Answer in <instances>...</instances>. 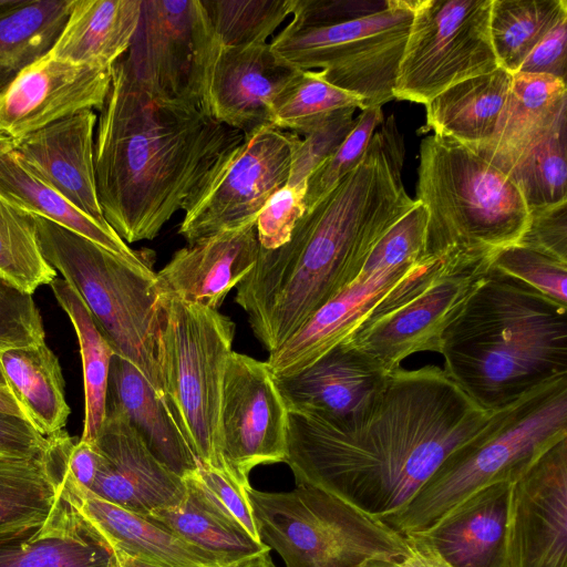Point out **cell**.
Segmentation results:
<instances>
[{
  "label": "cell",
  "instance_id": "obj_26",
  "mask_svg": "<svg viewBox=\"0 0 567 567\" xmlns=\"http://www.w3.org/2000/svg\"><path fill=\"white\" fill-rule=\"evenodd\" d=\"M566 82L544 74L516 73L489 141L472 150L505 174L567 113Z\"/></svg>",
  "mask_w": 567,
  "mask_h": 567
},
{
  "label": "cell",
  "instance_id": "obj_44",
  "mask_svg": "<svg viewBox=\"0 0 567 567\" xmlns=\"http://www.w3.org/2000/svg\"><path fill=\"white\" fill-rule=\"evenodd\" d=\"M488 268L567 306V262L516 244L497 251L492 257Z\"/></svg>",
  "mask_w": 567,
  "mask_h": 567
},
{
  "label": "cell",
  "instance_id": "obj_50",
  "mask_svg": "<svg viewBox=\"0 0 567 567\" xmlns=\"http://www.w3.org/2000/svg\"><path fill=\"white\" fill-rule=\"evenodd\" d=\"M48 437L28 420L0 412V458H29L43 454Z\"/></svg>",
  "mask_w": 567,
  "mask_h": 567
},
{
  "label": "cell",
  "instance_id": "obj_18",
  "mask_svg": "<svg viewBox=\"0 0 567 567\" xmlns=\"http://www.w3.org/2000/svg\"><path fill=\"white\" fill-rule=\"evenodd\" d=\"M486 269H452L443 274L405 301L370 315L343 342L388 373L413 353L437 352L443 331Z\"/></svg>",
  "mask_w": 567,
  "mask_h": 567
},
{
  "label": "cell",
  "instance_id": "obj_32",
  "mask_svg": "<svg viewBox=\"0 0 567 567\" xmlns=\"http://www.w3.org/2000/svg\"><path fill=\"white\" fill-rule=\"evenodd\" d=\"M1 365L28 421L44 436L63 430L71 409L59 359L45 341L6 351Z\"/></svg>",
  "mask_w": 567,
  "mask_h": 567
},
{
  "label": "cell",
  "instance_id": "obj_6",
  "mask_svg": "<svg viewBox=\"0 0 567 567\" xmlns=\"http://www.w3.org/2000/svg\"><path fill=\"white\" fill-rule=\"evenodd\" d=\"M416 195L427 214L423 256L454 266L488 267L528 226L529 210L514 181L447 136L422 140Z\"/></svg>",
  "mask_w": 567,
  "mask_h": 567
},
{
  "label": "cell",
  "instance_id": "obj_10",
  "mask_svg": "<svg viewBox=\"0 0 567 567\" xmlns=\"http://www.w3.org/2000/svg\"><path fill=\"white\" fill-rule=\"evenodd\" d=\"M246 493L260 540L286 567H359L408 551L405 535L318 487Z\"/></svg>",
  "mask_w": 567,
  "mask_h": 567
},
{
  "label": "cell",
  "instance_id": "obj_52",
  "mask_svg": "<svg viewBox=\"0 0 567 567\" xmlns=\"http://www.w3.org/2000/svg\"><path fill=\"white\" fill-rule=\"evenodd\" d=\"M405 537L408 551L401 559V567H452L420 534Z\"/></svg>",
  "mask_w": 567,
  "mask_h": 567
},
{
  "label": "cell",
  "instance_id": "obj_29",
  "mask_svg": "<svg viewBox=\"0 0 567 567\" xmlns=\"http://www.w3.org/2000/svg\"><path fill=\"white\" fill-rule=\"evenodd\" d=\"M184 481L186 493L178 505L156 509L145 516L208 551L223 567H239L269 554L270 548L254 538L190 474Z\"/></svg>",
  "mask_w": 567,
  "mask_h": 567
},
{
  "label": "cell",
  "instance_id": "obj_46",
  "mask_svg": "<svg viewBox=\"0 0 567 567\" xmlns=\"http://www.w3.org/2000/svg\"><path fill=\"white\" fill-rule=\"evenodd\" d=\"M305 212V193L287 184L274 193L256 220L259 246L272 250L285 245Z\"/></svg>",
  "mask_w": 567,
  "mask_h": 567
},
{
  "label": "cell",
  "instance_id": "obj_41",
  "mask_svg": "<svg viewBox=\"0 0 567 567\" xmlns=\"http://www.w3.org/2000/svg\"><path fill=\"white\" fill-rule=\"evenodd\" d=\"M215 40L225 47L267 43L291 16L292 0H202Z\"/></svg>",
  "mask_w": 567,
  "mask_h": 567
},
{
  "label": "cell",
  "instance_id": "obj_14",
  "mask_svg": "<svg viewBox=\"0 0 567 567\" xmlns=\"http://www.w3.org/2000/svg\"><path fill=\"white\" fill-rule=\"evenodd\" d=\"M300 140L297 133L274 126L245 137L185 210L178 233L187 244L256 223L267 200L287 184Z\"/></svg>",
  "mask_w": 567,
  "mask_h": 567
},
{
  "label": "cell",
  "instance_id": "obj_56",
  "mask_svg": "<svg viewBox=\"0 0 567 567\" xmlns=\"http://www.w3.org/2000/svg\"><path fill=\"white\" fill-rule=\"evenodd\" d=\"M14 143L12 140L4 136H0V157L12 151Z\"/></svg>",
  "mask_w": 567,
  "mask_h": 567
},
{
  "label": "cell",
  "instance_id": "obj_35",
  "mask_svg": "<svg viewBox=\"0 0 567 567\" xmlns=\"http://www.w3.org/2000/svg\"><path fill=\"white\" fill-rule=\"evenodd\" d=\"M72 0H21L0 16V92L60 35Z\"/></svg>",
  "mask_w": 567,
  "mask_h": 567
},
{
  "label": "cell",
  "instance_id": "obj_28",
  "mask_svg": "<svg viewBox=\"0 0 567 567\" xmlns=\"http://www.w3.org/2000/svg\"><path fill=\"white\" fill-rule=\"evenodd\" d=\"M142 0H72L66 22L49 51L69 62L112 70L135 34Z\"/></svg>",
  "mask_w": 567,
  "mask_h": 567
},
{
  "label": "cell",
  "instance_id": "obj_1",
  "mask_svg": "<svg viewBox=\"0 0 567 567\" xmlns=\"http://www.w3.org/2000/svg\"><path fill=\"white\" fill-rule=\"evenodd\" d=\"M496 412L477 405L436 365L399 368L373 405L346 425L289 413L285 462L296 483L385 522Z\"/></svg>",
  "mask_w": 567,
  "mask_h": 567
},
{
  "label": "cell",
  "instance_id": "obj_49",
  "mask_svg": "<svg viewBox=\"0 0 567 567\" xmlns=\"http://www.w3.org/2000/svg\"><path fill=\"white\" fill-rule=\"evenodd\" d=\"M567 14L561 16L527 55L517 73L544 74L566 82Z\"/></svg>",
  "mask_w": 567,
  "mask_h": 567
},
{
  "label": "cell",
  "instance_id": "obj_30",
  "mask_svg": "<svg viewBox=\"0 0 567 567\" xmlns=\"http://www.w3.org/2000/svg\"><path fill=\"white\" fill-rule=\"evenodd\" d=\"M513 75L498 66L450 86L425 104V131L432 130L470 148L486 143L509 94Z\"/></svg>",
  "mask_w": 567,
  "mask_h": 567
},
{
  "label": "cell",
  "instance_id": "obj_57",
  "mask_svg": "<svg viewBox=\"0 0 567 567\" xmlns=\"http://www.w3.org/2000/svg\"><path fill=\"white\" fill-rule=\"evenodd\" d=\"M109 567H116V566H115V563H113V564H112V565H110Z\"/></svg>",
  "mask_w": 567,
  "mask_h": 567
},
{
  "label": "cell",
  "instance_id": "obj_13",
  "mask_svg": "<svg viewBox=\"0 0 567 567\" xmlns=\"http://www.w3.org/2000/svg\"><path fill=\"white\" fill-rule=\"evenodd\" d=\"M215 45L202 0H142L135 34L121 60L152 97L205 110Z\"/></svg>",
  "mask_w": 567,
  "mask_h": 567
},
{
  "label": "cell",
  "instance_id": "obj_55",
  "mask_svg": "<svg viewBox=\"0 0 567 567\" xmlns=\"http://www.w3.org/2000/svg\"><path fill=\"white\" fill-rule=\"evenodd\" d=\"M239 567H275V566L272 565L271 560L269 559L268 554H266V555L256 557V558L240 565Z\"/></svg>",
  "mask_w": 567,
  "mask_h": 567
},
{
  "label": "cell",
  "instance_id": "obj_15",
  "mask_svg": "<svg viewBox=\"0 0 567 567\" xmlns=\"http://www.w3.org/2000/svg\"><path fill=\"white\" fill-rule=\"evenodd\" d=\"M73 442L65 431L51 440L60 495L82 530L112 554L116 567H223L212 554L158 522L79 485L66 468Z\"/></svg>",
  "mask_w": 567,
  "mask_h": 567
},
{
  "label": "cell",
  "instance_id": "obj_48",
  "mask_svg": "<svg viewBox=\"0 0 567 567\" xmlns=\"http://www.w3.org/2000/svg\"><path fill=\"white\" fill-rule=\"evenodd\" d=\"M517 244L567 262V203L529 212Z\"/></svg>",
  "mask_w": 567,
  "mask_h": 567
},
{
  "label": "cell",
  "instance_id": "obj_3",
  "mask_svg": "<svg viewBox=\"0 0 567 567\" xmlns=\"http://www.w3.org/2000/svg\"><path fill=\"white\" fill-rule=\"evenodd\" d=\"M244 140L203 109L152 97L120 59L94 141L96 190L106 223L125 243L154 239Z\"/></svg>",
  "mask_w": 567,
  "mask_h": 567
},
{
  "label": "cell",
  "instance_id": "obj_24",
  "mask_svg": "<svg viewBox=\"0 0 567 567\" xmlns=\"http://www.w3.org/2000/svg\"><path fill=\"white\" fill-rule=\"evenodd\" d=\"M259 248L256 223L188 244L156 272L159 292L218 310L256 265Z\"/></svg>",
  "mask_w": 567,
  "mask_h": 567
},
{
  "label": "cell",
  "instance_id": "obj_21",
  "mask_svg": "<svg viewBox=\"0 0 567 567\" xmlns=\"http://www.w3.org/2000/svg\"><path fill=\"white\" fill-rule=\"evenodd\" d=\"M299 70L280 64L269 42L225 47L216 41L205 90V110L245 137L271 126L272 105Z\"/></svg>",
  "mask_w": 567,
  "mask_h": 567
},
{
  "label": "cell",
  "instance_id": "obj_42",
  "mask_svg": "<svg viewBox=\"0 0 567 567\" xmlns=\"http://www.w3.org/2000/svg\"><path fill=\"white\" fill-rule=\"evenodd\" d=\"M382 123V106L361 110L355 117L354 127L342 144L309 177L305 195L306 209L328 194L344 175L361 162L377 127Z\"/></svg>",
  "mask_w": 567,
  "mask_h": 567
},
{
  "label": "cell",
  "instance_id": "obj_47",
  "mask_svg": "<svg viewBox=\"0 0 567 567\" xmlns=\"http://www.w3.org/2000/svg\"><path fill=\"white\" fill-rule=\"evenodd\" d=\"M190 475L254 538L260 540L246 493L247 486L240 485L227 473L200 462Z\"/></svg>",
  "mask_w": 567,
  "mask_h": 567
},
{
  "label": "cell",
  "instance_id": "obj_27",
  "mask_svg": "<svg viewBox=\"0 0 567 567\" xmlns=\"http://www.w3.org/2000/svg\"><path fill=\"white\" fill-rule=\"evenodd\" d=\"M105 412L122 415L154 457L182 478L198 465L166 403L128 360L114 354L109 371Z\"/></svg>",
  "mask_w": 567,
  "mask_h": 567
},
{
  "label": "cell",
  "instance_id": "obj_4",
  "mask_svg": "<svg viewBox=\"0 0 567 567\" xmlns=\"http://www.w3.org/2000/svg\"><path fill=\"white\" fill-rule=\"evenodd\" d=\"M437 352L444 372L477 405L503 410L567 375V306L487 268Z\"/></svg>",
  "mask_w": 567,
  "mask_h": 567
},
{
  "label": "cell",
  "instance_id": "obj_33",
  "mask_svg": "<svg viewBox=\"0 0 567 567\" xmlns=\"http://www.w3.org/2000/svg\"><path fill=\"white\" fill-rule=\"evenodd\" d=\"M62 503L55 463L42 455L0 458V540L47 523Z\"/></svg>",
  "mask_w": 567,
  "mask_h": 567
},
{
  "label": "cell",
  "instance_id": "obj_9",
  "mask_svg": "<svg viewBox=\"0 0 567 567\" xmlns=\"http://www.w3.org/2000/svg\"><path fill=\"white\" fill-rule=\"evenodd\" d=\"M235 330L218 310L163 296L157 355L165 403L197 461L225 473L220 401Z\"/></svg>",
  "mask_w": 567,
  "mask_h": 567
},
{
  "label": "cell",
  "instance_id": "obj_17",
  "mask_svg": "<svg viewBox=\"0 0 567 567\" xmlns=\"http://www.w3.org/2000/svg\"><path fill=\"white\" fill-rule=\"evenodd\" d=\"M505 567H567V437L511 482Z\"/></svg>",
  "mask_w": 567,
  "mask_h": 567
},
{
  "label": "cell",
  "instance_id": "obj_40",
  "mask_svg": "<svg viewBox=\"0 0 567 567\" xmlns=\"http://www.w3.org/2000/svg\"><path fill=\"white\" fill-rule=\"evenodd\" d=\"M341 109L364 106L353 94L328 83L319 71H298L274 102L271 126L301 136L315 123Z\"/></svg>",
  "mask_w": 567,
  "mask_h": 567
},
{
  "label": "cell",
  "instance_id": "obj_34",
  "mask_svg": "<svg viewBox=\"0 0 567 567\" xmlns=\"http://www.w3.org/2000/svg\"><path fill=\"white\" fill-rule=\"evenodd\" d=\"M113 563L112 554L76 524L63 498L47 523L0 540V567H109Z\"/></svg>",
  "mask_w": 567,
  "mask_h": 567
},
{
  "label": "cell",
  "instance_id": "obj_5",
  "mask_svg": "<svg viewBox=\"0 0 567 567\" xmlns=\"http://www.w3.org/2000/svg\"><path fill=\"white\" fill-rule=\"evenodd\" d=\"M415 0H292L291 20L269 42L292 70H319L364 109L393 100Z\"/></svg>",
  "mask_w": 567,
  "mask_h": 567
},
{
  "label": "cell",
  "instance_id": "obj_31",
  "mask_svg": "<svg viewBox=\"0 0 567 567\" xmlns=\"http://www.w3.org/2000/svg\"><path fill=\"white\" fill-rule=\"evenodd\" d=\"M0 195L21 209L44 217L132 262L151 264L113 230L75 207L60 193L40 181L12 150L0 157Z\"/></svg>",
  "mask_w": 567,
  "mask_h": 567
},
{
  "label": "cell",
  "instance_id": "obj_11",
  "mask_svg": "<svg viewBox=\"0 0 567 567\" xmlns=\"http://www.w3.org/2000/svg\"><path fill=\"white\" fill-rule=\"evenodd\" d=\"M491 7L492 0H415L394 99L425 105L450 86L496 70Z\"/></svg>",
  "mask_w": 567,
  "mask_h": 567
},
{
  "label": "cell",
  "instance_id": "obj_58",
  "mask_svg": "<svg viewBox=\"0 0 567 567\" xmlns=\"http://www.w3.org/2000/svg\"><path fill=\"white\" fill-rule=\"evenodd\" d=\"M112 565V564H111Z\"/></svg>",
  "mask_w": 567,
  "mask_h": 567
},
{
  "label": "cell",
  "instance_id": "obj_16",
  "mask_svg": "<svg viewBox=\"0 0 567 567\" xmlns=\"http://www.w3.org/2000/svg\"><path fill=\"white\" fill-rule=\"evenodd\" d=\"M289 412L266 361L233 351L220 401V455L225 471L249 486L250 471L285 462Z\"/></svg>",
  "mask_w": 567,
  "mask_h": 567
},
{
  "label": "cell",
  "instance_id": "obj_51",
  "mask_svg": "<svg viewBox=\"0 0 567 567\" xmlns=\"http://www.w3.org/2000/svg\"><path fill=\"white\" fill-rule=\"evenodd\" d=\"M101 466V454L95 443L74 441L66 455V468L72 478L91 491Z\"/></svg>",
  "mask_w": 567,
  "mask_h": 567
},
{
  "label": "cell",
  "instance_id": "obj_23",
  "mask_svg": "<svg viewBox=\"0 0 567 567\" xmlns=\"http://www.w3.org/2000/svg\"><path fill=\"white\" fill-rule=\"evenodd\" d=\"M96 122L93 110H83L13 142V151L40 181L97 223L109 225L96 190Z\"/></svg>",
  "mask_w": 567,
  "mask_h": 567
},
{
  "label": "cell",
  "instance_id": "obj_39",
  "mask_svg": "<svg viewBox=\"0 0 567 567\" xmlns=\"http://www.w3.org/2000/svg\"><path fill=\"white\" fill-rule=\"evenodd\" d=\"M566 116L508 174L529 212L567 203Z\"/></svg>",
  "mask_w": 567,
  "mask_h": 567
},
{
  "label": "cell",
  "instance_id": "obj_19",
  "mask_svg": "<svg viewBox=\"0 0 567 567\" xmlns=\"http://www.w3.org/2000/svg\"><path fill=\"white\" fill-rule=\"evenodd\" d=\"M112 70L58 59L49 52L0 92V136L13 142L83 110L103 107Z\"/></svg>",
  "mask_w": 567,
  "mask_h": 567
},
{
  "label": "cell",
  "instance_id": "obj_20",
  "mask_svg": "<svg viewBox=\"0 0 567 567\" xmlns=\"http://www.w3.org/2000/svg\"><path fill=\"white\" fill-rule=\"evenodd\" d=\"M389 374L368 355L341 342L298 373L275 379L289 413L342 426L373 405Z\"/></svg>",
  "mask_w": 567,
  "mask_h": 567
},
{
  "label": "cell",
  "instance_id": "obj_12",
  "mask_svg": "<svg viewBox=\"0 0 567 567\" xmlns=\"http://www.w3.org/2000/svg\"><path fill=\"white\" fill-rule=\"evenodd\" d=\"M422 249L421 227L408 218L398 220L374 245L360 274L269 353L266 362L274 377L298 373L346 341L427 259Z\"/></svg>",
  "mask_w": 567,
  "mask_h": 567
},
{
  "label": "cell",
  "instance_id": "obj_54",
  "mask_svg": "<svg viewBox=\"0 0 567 567\" xmlns=\"http://www.w3.org/2000/svg\"><path fill=\"white\" fill-rule=\"evenodd\" d=\"M402 557L369 559L359 567H401Z\"/></svg>",
  "mask_w": 567,
  "mask_h": 567
},
{
  "label": "cell",
  "instance_id": "obj_36",
  "mask_svg": "<svg viewBox=\"0 0 567 567\" xmlns=\"http://www.w3.org/2000/svg\"><path fill=\"white\" fill-rule=\"evenodd\" d=\"M50 286L75 330L82 357L85 413L80 440L94 443L105 417L109 371L115 352L75 289L58 277Z\"/></svg>",
  "mask_w": 567,
  "mask_h": 567
},
{
  "label": "cell",
  "instance_id": "obj_25",
  "mask_svg": "<svg viewBox=\"0 0 567 567\" xmlns=\"http://www.w3.org/2000/svg\"><path fill=\"white\" fill-rule=\"evenodd\" d=\"M509 488L511 481L484 486L416 534L452 567H505Z\"/></svg>",
  "mask_w": 567,
  "mask_h": 567
},
{
  "label": "cell",
  "instance_id": "obj_38",
  "mask_svg": "<svg viewBox=\"0 0 567 567\" xmlns=\"http://www.w3.org/2000/svg\"><path fill=\"white\" fill-rule=\"evenodd\" d=\"M0 276L24 292L50 285L56 270L44 259L33 215L0 195Z\"/></svg>",
  "mask_w": 567,
  "mask_h": 567
},
{
  "label": "cell",
  "instance_id": "obj_22",
  "mask_svg": "<svg viewBox=\"0 0 567 567\" xmlns=\"http://www.w3.org/2000/svg\"><path fill=\"white\" fill-rule=\"evenodd\" d=\"M94 443L101 466L93 494L144 516L184 498V478L154 457L122 415L105 412Z\"/></svg>",
  "mask_w": 567,
  "mask_h": 567
},
{
  "label": "cell",
  "instance_id": "obj_43",
  "mask_svg": "<svg viewBox=\"0 0 567 567\" xmlns=\"http://www.w3.org/2000/svg\"><path fill=\"white\" fill-rule=\"evenodd\" d=\"M355 109L334 111L301 135L291 159L287 185L306 195L311 174L342 144L355 125Z\"/></svg>",
  "mask_w": 567,
  "mask_h": 567
},
{
  "label": "cell",
  "instance_id": "obj_53",
  "mask_svg": "<svg viewBox=\"0 0 567 567\" xmlns=\"http://www.w3.org/2000/svg\"><path fill=\"white\" fill-rule=\"evenodd\" d=\"M0 412L28 420L13 393L6 385H0Z\"/></svg>",
  "mask_w": 567,
  "mask_h": 567
},
{
  "label": "cell",
  "instance_id": "obj_45",
  "mask_svg": "<svg viewBox=\"0 0 567 567\" xmlns=\"http://www.w3.org/2000/svg\"><path fill=\"white\" fill-rule=\"evenodd\" d=\"M45 341L43 321L31 293L0 276V385H7L1 355Z\"/></svg>",
  "mask_w": 567,
  "mask_h": 567
},
{
  "label": "cell",
  "instance_id": "obj_7",
  "mask_svg": "<svg viewBox=\"0 0 567 567\" xmlns=\"http://www.w3.org/2000/svg\"><path fill=\"white\" fill-rule=\"evenodd\" d=\"M566 437L567 375L497 411L480 434L449 455L408 505L384 523L403 535L420 533L480 488L514 481Z\"/></svg>",
  "mask_w": 567,
  "mask_h": 567
},
{
  "label": "cell",
  "instance_id": "obj_2",
  "mask_svg": "<svg viewBox=\"0 0 567 567\" xmlns=\"http://www.w3.org/2000/svg\"><path fill=\"white\" fill-rule=\"evenodd\" d=\"M404 153L390 116L361 162L306 209L290 239L259 248L235 301L269 353L360 274L374 245L415 206L402 182Z\"/></svg>",
  "mask_w": 567,
  "mask_h": 567
},
{
  "label": "cell",
  "instance_id": "obj_37",
  "mask_svg": "<svg viewBox=\"0 0 567 567\" xmlns=\"http://www.w3.org/2000/svg\"><path fill=\"white\" fill-rule=\"evenodd\" d=\"M564 14L566 0H492L489 33L498 65L516 74Z\"/></svg>",
  "mask_w": 567,
  "mask_h": 567
},
{
  "label": "cell",
  "instance_id": "obj_8",
  "mask_svg": "<svg viewBox=\"0 0 567 567\" xmlns=\"http://www.w3.org/2000/svg\"><path fill=\"white\" fill-rule=\"evenodd\" d=\"M33 219L44 259L81 296L115 354L165 402L157 355L163 296L152 264L128 261L44 217Z\"/></svg>",
  "mask_w": 567,
  "mask_h": 567
}]
</instances>
